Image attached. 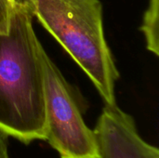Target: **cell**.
I'll return each mask as SVG.
<instances>
[{
    "label": "cell",
    "mask_w": 159,
    "mask_h": 158,
    "mask_svg": "<svg viewBox=\"0 0 159 158\" xmlns=\"http://www.w3.org/2000/svg\"><path fill=\"white\" fill-rule=\"evenodd\" d=\"M94 132L100 158H159L158 148L140 136L133 117L116 104H105Z\"/></svg>",
    "instance_id": "277c9868"
},
{
    "label": "cell",
    "mask_w": 159,
    "mask_h": 158,
    "mask_svg": "<svg viewBox=\"0 0 159 158\" xmlns=\"http://www.w3.org/2000/svg\"><path fill=\"white\" fill-rule=\"evenodd\" d=\"M7 135L0 131V158H10L8 153Z\"/></svg>",
    "instance_id": "52a82bcc"
},
{
    "label": "cell",
    "mask_w": 159,
    "mask_h": 158,
    "mask_svg": "<svg viewBox=\"0 0 159 158\" xmlns=\"http://www.w3.org/2000/svg\"><path fill=\"white\" fill-rule=\"evenodd\" d=\"M24 1L17 0L7 33L0 34V131L22 143L45 140L42 45Z\"/></svg>",
    "instance_id": "6da1fadb"
},
{
    "label": "cell",
    "mask_w": 159,
    "mask_h": 158,
    "mask_svg": "<svg viewBox=\"0 0 159 158\" xmlns=\"http://www.w3.org/2000/svg\"><path fill=\"white\" fill-rule=\"evenodd\" d=\"M159 0H150L148 7L146 8L141 31L143 32L146 47L156 56L159 54Z\"/></svg>",
    "instance_id": "5b68a950"
},
{
    "label": "cell",
    "mask_w": 159,
    "mask_h": 158,
    "mask_svg": "<svg viewBox=\"0 0 159 158\" xmlns=\"http://www.w3.org/2000/svg\"><path fill=\"white\" fill-rule=\"evenodd\" d=\"M17 0H0V34L7 33L11 13Z\"/></svg>",
    "instance_id": "8992f818"
},
{
    "label": "cell",
    "mask_w": 159,
    "mask_h": 158,
    "mask_svg": "<svg viewBox=\"0 0 159 158\" xmlns=\"http://www.w3.org/2000/svg\"><path fill=\"white\" fill-rule=\"evenodd\" d=\"M40 56L44 74L45 141L61 158H100L97 138L83 119L71 87L43 47Z\"/></svg>",
    "instance_id": "3957f363"
},
{
    "label": "cell",
    "mask_w": 159,
    "mask_h": 158,
    "mask_svg": "<svg viewBox=\"0 0 159 158\" xmlns=\"http://www.w3.org/2000/svg\"><path fill=\"white\" fill-rule=\"evenodd\" d=\"M92 81L106 105H116L119 77L104 36L100 0H21Z\"/></svg>",
    "instance_id": "7a4b0ae2"
}]
</instances>
